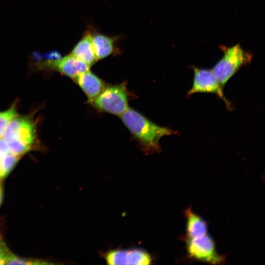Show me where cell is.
I'll list each match as a JSON object with an SVG mask.
<instances>
[{"mask_svg":"<svg viewBox=\"0 0 265 265\" xmlns=\"http://www.w3.org/2000/svg\"><path fill=\"white\" fill-rule=\"evenodd\" d=\"M49 61H54L60 59L61 57L60 54L56 51H53L46 53L43 56Z\"/></svg>","mask_w":265,"mask_h":265,"instance_id":"17","label":"cell"},{"mask_svg":"<svg viewBox=\"0 0 265 265\" xmlns=\"http://www.w3.org/2000/svg\"><path fill=\"white\" fill-rule=\"evenodd\" d=\"M93 51L97 60L111 55L116 50V38L103 33L91 32Z\"/></svg>","mask_w":265,"mask_h":265,"instance_id":"11","label":"cell"},{"mask_svg":"<svg viewBox=\"0 0 265 265\" xmlns=\"http://www.w3.org/2000/svg\"><path fill=\"white\" fill-rule=\"evenodd\" d=\"M120 117L141 149L147 154L160 151L159 141L162 137L176 133L168 128L153 123L129 107Z\"/></svg>","mask_w":265,"mask_h":265,"instance_id":"1","label":"cell"},{"mask_svg":"<svg viewBox=\"0 0 265 265\" xmlns=\"http://www.w3.org/2000/svg\"><path fill=\"white\" fill-rule=\"evenodd\" d=\"M194 78L192 87L188 91L187 95L196 93H210L215 94L226 104L231 109V104L224 95L223 88L220 85L212 70L198 68L193 66Z\"/></svg>","mask_w":265,"mask_h":265,"instance_id":"6","label":"cell"},{"mask_svg":"<svg viewBox=\"0 0 265 265\" xmlns=\"http://www.w3.org/2000/svg\"><path fill=\"white\" fill-rule=\"evenodd\" d=\"M71 54L90 66L97 60L93 49L91 32L88 30L84 34Z\"/></svg>","mask_w":265,"mask_h":265,"instance_id":"10","label":"cell"},{"mask_svg":"<svg viewBox=\"0 0 265 265\" xmlns=\"http://www.w3.org/2000/svg\"><path fill=\"white\" fill-rule=\"evenodd\" d=\"M89 103L100 111L120 116L129 108L126 83L106 85L101 93Z\"/></svg>","mask_w":265,"mask_h":265,"instance_id":"4","label":"cell"},{"mask_svg":"<svg viewBox=\"0 0 265 265\" xmlns=\"http://www.w3.org/2000/svg\"><path fill=\"white\" fill-rule=\"evenodd\" d=\"M9 151L7 143L2 138H0V157Z\"/></svg>","mask_w":265,"mask_h":265,"instance_id":"18","label":"cell"},{"mask_svg":"<svg viewBox=\"0 0 265 265\" xmlns=\"http://www.w3.org/2000/svg\"><path fill=\"white\" fill-rule=\"evenodd\" d=\"M186 247L189 257L199 261L211 264L225 261L224 257L217 253L213 239L207 234L197 238H187Z\"/></svg>","mask_w":265,"mask_h":265,"instance_id":"5","label":"cell"},{"mask_svg":"<svg viewBox=\"0 0 265 265\" xmlns=\"http://www.w3.org/2000/svg\"><path fill=\"white\" fill-rule=\"evenodd\" d=\"M101 255L108 265H150L153 261L149 252L136 247L110 249Z\"/></svg>","mask_w":265,"mask_h":265,"instance_id":"7","label":"cell"},{"mask_svg":"<svg viewBox=\"0 0 265 265\" xmlns=\"http://www.w3.org/2000/svg\"><path fill=\"white\" fill-rule=\"evenodd\" d=\"M252 56L245 51L239 44L225 48L223 57L212 70L224 88L227 81L243 66L250 63Z\"/></svg>","mask_w":265,"mask_h":265,"instance_id":"3","label":"cell"},{"mask_svg":"<svg viewBox=\"0 0 265 265\" xmlns=\"http://www.w3.org/2000/svg\"></svg>","mask_w":265,"mask_h":265,"instance_id":"21","label":"cell"},{"mask_svg":"<svg viewBox=\"0 0 265 265\" xmlns=\"http://www.w3.org/2000/svg\"><path fill=\"white\" fill-rule=\"evenodd\" d=\"M52 263H49L44 261L38 259L25 258L18 257L11 252L10 253L5 265H50Z\"/></svg>","mask_w":265,"mask_h":265,"instance_id":"14","label":"cell"},{"mask_svg":"<svg viewBox=\"0 0 265 265\" xmlns=\"http://www.w3.org/2000/svg\"><path fill=\"white\" fill-rule=\"evenodd\" d=\"M35 137L33 122L28 118L17 116L9 122L1 136L10 152L20 156L29 151Z\"/></svg>","mask_w":265,"mask_h":265,"instance_id":"2","label":"cell"},{"mask_svg":"<svg viewBox=\"0 0 265 265\" xmlns=\"http://www.w3.org/2000/svg\"><path fill=\"white\" fill-rule=\"evenodd\" d=\"M74 80L87 96L89 103L101 93L106 85L103 80L89 70L80 74Z\"/></svg>","mask_w":265,"mask_h":265,"instance_id":"9","label":"cell"},{"mask_svg":"<svg viewBox=\"0 0 265 265\" xmlns=\"http://www.w3.org/2000/svg\"><path fill=\"white\" fill-rule=\"evenodd\" d=\"M2 196H3L2 188L1 185L0 183V206L2 203Z\"/></svg>","mask_w":265,"mask_h":265,"instance_id":"19","label":"cell"},{"mask_svg":"<svg viewBox=\"0 0 265 265\" xmlns=\"http://www.w3.org/2000/svg\"><path fill=\"white\" fill-rule=\"evenodd\" d=\"M187 238H194L207 234L208 225L206 222L199 215L194 213L191 208L185 212Z\"/></svg>","mask_w":265,"mask_h":265,"instance_id":"12","label":"cell"},{"mask_svg":"<svg viewBox=\"0 0 265 265\" xmlns=\"http://www.w3.org/2000/svg\"><path fill=\"white\" fill-rule=\"evenodd\" d=\"M47 65L73 80L82 73L89 70L90 67L71 54L56 60L50 61Z\"/></svg>","mask_w":265,"mask_h":265,"instance_id":"8","label":"cell"},{"mask_svg":"<svg viewBox=\"0 0 265 265\" xmlns=\"http://www.w3.org/2000/svg\"><path fill=\"white\" fill-rule=\"evenodd\" d=\"M4 243L2 241V238L0 235V247L4 245Z\"/></svg>","mask_w":265,"mask_h":265,"instance_id":"20","label":"cell"},{"mask_svg":"<svg viewBox=\"0 0 265 265\" xmlns=\"http://www.w3.org/2000/svg\"><path fill=\"white\" fill-rule=\"evenodd\" d=\"M21 156L11 152L0 157V179L4 178L14 168Z\"/></svg>","mask_w":265,"mask_h":265,"instance_id":"13","label":"cell"},{"mask_svg":"<svg viewBox=\"0 0 265 265\" xmlns=\"http://www.w3.org/2000/svg\"><path fill=\"white\" fill-rule=\"evenodd\" d=\"M10 252L4 244L0 247V265H5Z\"/></svg>","mask_w":265,"mask_h":265,"instance_id":"16","label":"cell"},{"mask_svg":"<svg viewBox=\"0 0 265 265\" xmlns=\"http://www.w3.org/2000/svg\"><path fill=\"white\" fill-rule=\"evenodd\" d=\"M17 115V111L14 107L4 111L0 112V138L1 137L9 122Z\"/></svg>","mask_w":265,"mask_h":265,"instance_id":"15","label":"cell"}]
</instances>
